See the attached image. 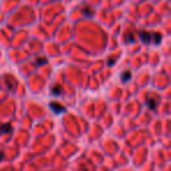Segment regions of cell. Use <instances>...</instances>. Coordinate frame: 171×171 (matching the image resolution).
I'll return each mask as SVG.
<instances>
[{"mask_svg":"<svg viewBox=\"0 0 171 171\" xmlns=\"http://www.w3.org/2000/svg\"><path fill=\"white\" fill-rule=\"evenodd\" d=\"M157 104H158V100L155 99V96L148 97V100H147V106H148V107L151 109V110H155V109H156V107H157Z\"/></svg>","mask_w":171,"mask_h":171,"instance_id":"5b68a950","label":"cell"},{"mask_svg":"<svg viewBox=\"0 0 171 171\" xmlns=\"http://www.w3.org/2000/svg\"><path fill=\"white\" fill-rule=\"evenodd\" d=\"M49 108H50V110H52L54 114H56V115H59V114H63L66 111V108H65L61 103L56 102V101H52V102H49Z\"/></svg>","mask_w":171,"mask_h":171,"instance_id":"6da1fadb","label":"cell"},{"mask_svg":"<svg viewBox=\"0 0 171 171\" xmlns=\"http://www.w3.org/2000/svg\"><path fill=\"white\" fill-rule=\"evenodd\" d=\"M11 130H12V126L9 123L3 124V126L0 127V132L1 134H8V132H11Z\"/></svg>","mask_w":171,"mask_h":171,"instance_id":"9c48e42d","label":"cell"},{"mask_svg":"<svg viewBox=\"0 0 171 171\" xmlns=\"http://www.w3.org/2000/svg\"><path fill=\"white\" fill-rule=\"evenodd\" d=\"M151 41H153L155 45L157 46L162 42V34L158 33V32H153L151 33Z\"/></svg>","mask_w":171,"mask_h":171,"instance_id":"8992f818","label":"cell"},{"mask_svg":"<svg viewBox=\"0 0 171 171\" xmlns=\"http://www.w3.org/2000/svg\"><path fill=\"white\" fill-rule=\"evenodd\" d=\"M138 36L140 40L143 42L144 45H150L151 44V33L147 31H138Z\"/></svg>","mask_w":171,"mask_h":171,"instance_id":"7a4b0ae2","label":"cell"},{"mask_svg":"<svg viewBox=\"0 0 171 171\" xmlns=\"http://www.w3.org/2000/svg\"><path fill=\"white\" fill-rule=\"evenodd\" d=\"M123 39H124V42H126V44H134V42L136 41L134 31H128L127 33H124Z\"/></svg>","mask_w":171,"mask_h":171,"instance_id":"277c9868","label":"cell"},{"mask_svg":"<svg viewBox=\"0 0 171 171\" xmlns=\"http://www.w3.org/2000/svg\"><path fill=\"white\" fill-rule=\"evenodd\" d=\"M117 61V58H115V56H113V58H109L108 60H107V65H108L109 67H111L114 63Z\"/></svg>","mask_w":171,"mask_h":171,"instance_id":"8fae6325","label":"cell"},{"mask_svg":"<svg viewBox=\"0 0 171 171\" xmlns=\"http://www.w3.org/2000/svg\"><path fill=\"white\" fill-rule=\"evenodd\" d=\"M50 94L53 96H60L62 94V87L60 85H54L50 88Z\"/></svg>","mask_w":171,"mask_h":171,"instance_id":"52a82bcc","label":"cell"},{"mask_svg":"<svg viewBox=\"0 0 171 171\" xmlns=\"http://www.w3.org/2000/svg\"><path fill=\"white\" fill-rule=\"evenodd\" d=\"M131 80V72L130 70H124L121 74V82L122 83H127Z\"/></svg>","mask_w":171,"mask_h":171,"instance_id":"ba28073f","label":"cell"},{"mask_svg":"<svg viewBox=\"0 0 171 171\" xmlns=\"http://www.w3.org/2000/svg\"><path fill=\"white\" fill-rule=\"evenodd\" d=\"M47 63V59L46 58H38L35 60V66H44Z\"/></svg>","mask_w":171,"mask_h":171,"instance_id":"30bf717a","label":"cell"},{"mask_svg":"<svg viewBox=\"0 0 171 171\" xmlns=\"http://www.w3.org/2000/svg\"><path fill=\"white\" fill-rule=\"evenodd\" d=\"M81 11H82V13H83V15H85L86 18H88V19L93 18V17L95 15V9L93 8L91 6H85Z\"/></svg>","mask_w":171,"mask_h":171,"instance_id":"3957f363","label":"cell"},{"mask_svg":"<svg viewBox=\"0 0 171 171\" xmlns=\"http://www.w3.org/2000/svg\"><path fill=\"white\" fill-rule=\"evenodd\" d=\"M3 158H4V153H0V162L3 161Z\"/></svg>","mask_w":171,"mask_h":171,"instance_id":"7c38bea8","label":"cell"}]
</instances>
